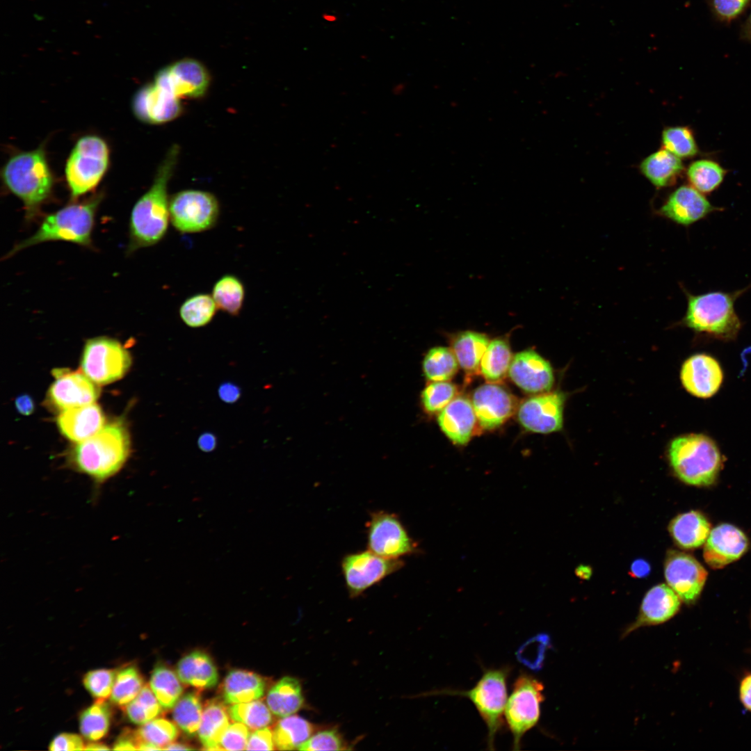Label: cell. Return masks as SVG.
<instances>
[{
	"label": "cell",
	"mask_w": 751,
	"mask_h": 751,
	"mask_svg": "<svg viewBox=\"0 0 751 751\" xmlns=\"http://www.w3.org/2000/svg\"><path fill=\"white\" fill-rule=\"evenodd\" d=\"M178 154V146H172L159 167L152 186L133 207L129 224L128 254L154 245L166 235L170 222L168 184Z\"/></svg>",
	"instance_id": "6da1fadb"
},
{
	"label": "cell",
	"mask_w": 751,
	"mask_h": 751,
	"mask_svg": "<svg viewBox=\"0 0 751 751\" xmlns=\"http://www.w3.org/2000/svg\"><path fill=\"white\" fill-rule=\"evenodd\" d=\"M130 451L127 428L122 422L115 421L104 425L97 433L74 446L67 462L71 469L87 476L98 490L120 471Z\"/></svg>",
	"instance_id": "7a4b0ae2"
},
{
	"label": "cell",
	"mask_w": 751,
	"mask_h": 751,
	"mask_svg": "<svg viewBox=\"0 0 751 751\" xmlns=\"http://www.w3.org/2000/svg\"><path fill=\"white\" fill-rule=\"evenodd\" d=\"M101 200L102 195L99 194L88 200L67 205L47 215L35 233L15 245L6 257L47 241H65L90 246L95 216Z\"/></svg>",
	"instance_id": "3957f363"
},
{
	"label": "cell",
	"mask_w": 751,
	"mask_h": 751,
	"mask_svg": "<svg viewBox=\"0 0 751 751\" xmlns=\"http://www.w3.org/2000/svg\"><path fill=\"white\" fill-rule=\"evenodd\" d=\"M7 188L20 199L28 220L35 216L49 197L54 179L41 147L12 156L1 171Z\"/></svg>",
	"instance_id": "277c9868"
},
{
	"label": "cell",
	"mask_w": 751,
	"mask_h": 751,
	"mask_svg": "<svg viewBox=\"0 0 751 751\" xmlns=\"http://www.w3.org/2000/svg\"><path fill=\"white\" fill-rule=\"evenodd\" d=\"M670 465L684 483L707 486L714 483L722 465L716 444L702 434L684 435L674 439L668 449Z\"/></svg>",
	"instance_id": "5b68a950"
},
{
	"label": "cell",
	"mask_w": 751,
	"mask_h": 751,
	"mask_svg": "<svg viewBox=\"0 0 751 751\" xmlns=\"http://www.w3.org/2000/svg\"><path fill=\"white\" fill-rule=\"evenodd\" d=\"M745 291H714L700 295L685 291L688 303L682 323L697 332L722 339H734L741 327L734 302Z\"/></svg>",
	"instance_id": "8992f818"
},
{
	"label": "cell",
	"mask_w": 751,
	"mask_h": 751,
	"mask_svg": "<svg viewBox=\"0 0 751 751\" xmlns=\"http://www.w3.org/2000/svg\"><path fill=\"white\" fill-rule=\"evenodd\" d=\"M511 668L485 669L475 686L467 691L443 689L436 695H457L469 699L477 709L487 729V749L494 750L496 734L503 725L507 702V680Z\"/></svg>",
	"instance_id": "52a82bcc"
},
{
	"label": "cell",
	"mask_w": 751,
	"mask_h": 751,
	"mask_svg": "<svg viewBox=\"0 0 751 751\" xmlns=\"http://www.w3.org/2000/svg\"><path fill=\"white\" fill-rule=\"evenodd\" d=\"M108 162L109 150L102 138L94 135L79 138L65 166L71 195L76 198L95 188L104 175Z\"/></svg>",
	"instance_id": "ba28073f"
},
{
	"label": "cell",
	"mask_w": 751,
	"mask_h": 751,
	"mask_svg": "<svg viewBox=\"0 0 751 751\" xmlns=\"http://www.w3.org/2000/svg\"><path fill=\"white\" fill-rule=\"evenodd\" d=\"M543 690L541 681L524 672L513 683L504 712L507 726L512 735L513 750H520L523 736L539 721L540 704L544 700Z\"/></svg>",
	"instance_id": "9c48e42d"
},
{
	"label": "cell",
	"mask_w": 751,
	"mask_h": 751,
	"mask_svg": "<svg viewBox=\"0 0 751 751\" xmlns=\"http://www.w3.org/2000/svg\"><path fill=\"white\" fill-rule=\"evenodd\" d=\"M170 223L181 234L203 232L213 228L220 216L216 197L201 190H184L170 199Z\"/></svg>",
	"instance_id": "30bf717a"
},
{
	"label": "cell",
	"mask_w": 751,
	"mask_h": 751,
	"mask_svg": "<svg viewBox=\"0 0 751 751\" xmlns=\"http://www.w3.org/2000/svg\"><path fill=\"white\" fill-rule=\"evenodd\" d=\"M131 364L129 352L115 339L97 337L85 343L81 369L97 385L108 384L122 378Z\"/></svg>",
	"instance_id": "8fae6325"
},
{
	"label": "cell",
	"mask_w": 751,
	"mask_h": 751,
	"mask_svg": "<svg viewBox=\"0 0 751 751\" xmlns=\"http://www.w3.org/2000/svg\"><path fill=\"white\" fill-rule=\"evenodd\" d=\"M366 540L369 550L388 559L398 560L419 551L417 543L399 517L385 510L371 513L366 522Z\"/></svg>",
	"instance_id": "7c38bea8"
},
{
	"label": "cell",
	"mask_w": 751,
	"mask_h": 751,
	"mask_svg": "<svg viewBox=\"0 0 751 751\" xmlns=\"http://www.w3.org/2000/svg\"><path fill=\"white\" fill-rule=\"evenodd\" d=\"M403 565L401 559L385 558L368 549L346 554L341 560V570L349 595L356 597Z\"/></svg>",
	"instance_id": "4fadbf2b"
},
{
	"label": "cell",
	"mask_w": 751,
	"mask_h": 751,
	"mask_svg": "<svg viewBox=\"0 0 751 751\" xmlns=\"http://www.w3.org/2000/svg\"><path fill=\"white\" fill-rule=\"evenodd\" d=\"M154 82L179 99L197 98L207 90L210 75L201 62L185 58L161 69Z\"/></svg>",
	"instance_id": "5bb4252c"
},
{
	"label": "cell",
	"mask_w": 751,
	"mask_h": 751,
	"mask_svg": "<svg viewBox=\"0 0 751 751\" xmlns=\"http://www.w3.org/2000/svg\"><path fill=\"white\" fill-rule=\"evenodd\" d=\"M664 574L668 585L680 599L692 604L703 589L707 572L692 556L672 551L665 560Z\"/></svg>",
	"instance_id": "9a60e30c"
},
{
	"label": "cell",
	"mask_w": 751,
	"mask_h": 751,
	"mask_svg": "<svg viewBox=\"0 0 751 751\" xmlns=\"http://www.w3.org/2000/svg\"><path fill=\"white\" fill-rule=\"evenodd\" d=\"M56 378L47 393V401L60 412L94 403L99 395V387L83 372L56 369Z\"/></svg>",
	"instance_id": "2e32d148"
},
{
	"label": "cell",
	"mask_w": 751,
	"mask_h": 751,
	"mask_svg": "<svg viewBox=\"0 0 751 751\" xmlns=\"http://www.w3.org/2000/svg\"><path fill=\"white\" fill-rule=\"evenodd\" d=\"M565 397L559 391L545 393L525 400L519 407L518 420L527 430L547 434L563 427Z\"/></svg>",
	"instance_id": "e0dca14e"
},
{
	"label": "cell",
	"mask_w": 751,
	"mask_h": 751,
	"mask_svg": "<svg viewBox=\"0 0 751 751\" xmlns=\"http://www.w3.org/2000/svg\"><path fill=\"white\" fill-rule=\"evenodd\" d=\"M471 403L480 426L487 430L503 424L513 414L517 405L512 395L492 382L477 387Z\"/></svg>",
	"instance_id": "ac0fdd59"
},
{
	"label": "cell",
	"mask_w": 751,
	"mask_h": 751,
	"mask_svg": "<svg viewBox=\"0 0 751 751\" xmlns=\"http://www.w3.org/2000/svg\"><path fill=\"white\" fill-rule=\"evenodd\" d=\"M132 107L140 120L155 124L173 120L181 112L179 98L154 81L136 93Z\"/></svg>",
	"instance_id": "d6986e66"
},
{
	"label": "cell",
	"mask_w": 751,
	"mask_h": 751,
	"mask_svg": "<svg viewBox=\"0 0 751 751\" xmlns=\"http://www.w3.org/2000/svg\"><path fill=\"white\" fill-rule=\"evenodd\" d=\"M508 374L512 382L529 393L549 391L554 376L551 364L537 352L526 350L512 357Z\"/></svg>",
	"instance_id": "ffe728a7"
},
{
	"label": "cell",
	"mask_w": 751,
	"mask_h": 751,
	"mask_svg": "<svg viewBox=\"0 0 751 751\" xmlns=\"http://www.w3.org/2000/svg\"><path fill=\"white\" fill-rule=\"evenodd\" d=\"M718 209L693 186L685 185L671 193L656 213L678 225L688 226Z\"/></svg>",
	"instance_id": "44dd1931"
},
{
	"label": "cell",
	"mask_w": 751,
	"mask_h": 751,
	"mask_svg": "<svg viewBox=\"0 0 751 751\" xmlns=\"http://www.w3.org/2000/svg\"><path fill=\"white\" fill-rule=\"evenodd\" d=\"M680 378L683 386L691 394L706 398L720 389L723 372L715 358L706 354H696L684 362Z\"/></svg>",
	"instance_id": "7402d4cb"
},
{
	"label": "cell",
	"mask_w": 751,
	"mask_h": 751,
	"mask_svg": "<svg viewBox=\"0 0 751 751\" xmlns=\"http://www.w3.org/2000/svg\"><path fill=\"white\" fill-rule=\"evenodd\" d=\"M748 540L744 533L729 524H721L710 533L704 548V558L713 568H721L738 560L746 551Z\"/></svg>",
	"instance_id": "603a6c76"
},
{
	"label": "cell",
	"mask_w": 751,
	"mask_h": 751,
	"mask_svg": "<svg viewBox=\"0 0 751 751\" xmlns=\"http://www.w3.org/2000/svg\"><path fill=\"white\" fill-rule=\"evenodd\" d=\"M681 599L675 592L665 584L652 588L644 597L636 621L624 633L647 626L656 625L669 620L679 611Z\"/></svg>",
	"instance_id": "cb8c5ba5"
},
{
	"label": "cell",
	"mask_w": 751,
	"mask_h": 751,
	"mask_svg": "<svg viewBox=\"0 0 751 751\" xmlns=\"http://www.w3.org/2000/svg\"><path fill=\"white\" fill-rule=\"evenodd\" d=\"M104 413L95 403L62 410L56 419L60 433L78 443L97 433L104 426Z\"/></svg>",
	"instance_id": "d4e9b609"
},
{
	"label": "cell",
	"mask_w": 751,
	"mask_h": 751,
	"mask_svg": "<svg viewBox=\"0 0 751 751\" xmlns=\"http://www.w3.org/2000/svg\"><path fill=\"white\" fill-rule=\"evenodd\" d=\"M472 403L465 397L453 399L439 413L437 421L446 436L454 444H466L476 423Z\"/></svg>",
	"instance_id": "484cf974"
},
{
	"label": "cell",
	"mask_w": 751,
	"mask_h": 751,
	"mask_svg": "<svg viewBox=\"0 0 751 751\" xmlns=\"http://www.w3.org/2000/svg\"><path fill=\"white\" fill-rule=\"evenodd\" d=\"M266 688V681L259 675L234 669L225 677L220 691L224 702L234 704L259 700L264 695Z\"/></svg>",
	"instance_id": "4316f807"
},
{
	"label": "cell",
	"mask_w": 751,
	"mask_h": 751,
	"mask_svg": "<svg viewBox=\"0 0 751 751\" xmlns=\"http://www.w3.org/2000/svg\"><path fill=\"white\" fill-rule=\"evenodd\" d=\"M177 673L182 683L198 689L212 688L218 680L213 661L209 654L200 650L183 656L177 663Z\"/></svg>",
	"instance_id": "83f0119b"
},
{
	"label": "cell",
	"mask_w": 751,
	"mask_h": 751,
	"mask_svg": "<svg viewBox=\"0 0 751 751\" xmlns=\"http://www.w3.org/2000/svg\"><path fill=\"white\" fill-rule=\"evenodd\" d=\"M668 528L678 546L695 549L706 542L710 533V524L702 513L692 510L675 517Z\"/></svg>",
	"instance_id": "f1b7e54d"
},
{
	"label": "cell",
	"mask_w": 751,
	"mask_h": 751,
	"mask_svg": "<svg viewBox=\"0 0 751 751\" xmlns=\"http://www.w3.org/2000/svg\"><path fill=\"white\" fill-rule=\"evenodd\" d=\"M683 168L680 158L664 148L649 155L640 165L642 174L657 188L673 185Z\"/></svg>",
	"instance_id": "f546056e"
},
{
	"label": "cell",
	"mask_w": 751,
	"mask_h": 751,
	"mask_svg": "<svg viewBox=\"0 0 751 751\" xmlns=\"http://www.w3.org/2000/svg\"><path fill=\"white\" fill-rule=\"evenodd\" d=\"M301 684L295 677L286 676L277 681L268 691L266 703L276 716L294 714L304 704Z\"/></svg>",
	"instance_id": "4dcf8cb0"
},
{
	"label": "cell",
	"mask_w": 751,
	"mask_h": 751,
	"mask_svg": "<svg viewBox=\"0 0 751 751\" xmlns=\"http://www.w3.org/2000/svg\"><path fill=\"white\" fill-rule=\"evenodd\" d=\"M228 708L223 702L213 699L207 702L203 708L197 731L199 739L204 750H221L220 738L229 725Z\"/></svg>",
	"instance_id": "1f68e13d"
},
{
	"label": "cell",
	"mask_w": 751,
	"mask_h": 751,
	"mask_svg": "<svg viewBox=\"0 0 751 751\" xmlns=\"http://www.w3.org/2000/svg\"><path fill=\"white\" fill-rule=\"evenodd\" d=\"M489 343L488 337L483 333L465 331L453 339L451 350L462 369L467 373H475L480 369Z\"/></svg>",
	"instance_id": "d6a6232c"
},
{
	"label": "cell",
	"mask_w": 751,
	"mask_h": 751,
	"mask_svg": "<svg viewBox=\"0 0 751 751\" xmlns=\"http://www.w3.org/2000/svg\"><path fill=\"white\" fill-rule=\"evenodd\" d=\"M315 729L312 723L300 716L292 714L283 717L273 731L275 748L281 750H298L312 736Z\"/></svg>",
	"instance_id": "836d02e7"
},
{
	"label": "cell",
	"mask_w": 751,
	"mask_h": 751,
	"mask_svg": "<svg viewBox=\"0 0 751 751\" xmlns=\"http://www.w3.org/2000/svg\"><path fill=\"white\" fill-rule=\"evenodd\" d=\"M211 296L218 309L232 316H237L243 306L245 286L236 275L226 274L213 284Z\"/></svg>",
	"instance_id": "e575fe53"
},
{
	"label": "cell",
	"mask_w": 751,
	"mask_h": 751,
	"mask_svg": "<svg viewBox=\"0 0 751 751\" xmlns=\"http://www.w3.org/2000/svg\"><path fill=\"white\" fill-rule=\"evenodd\" d=\"M512 359L510 348L506 339L490 341L481 362V373L487 382H498L508 372Z\"/></svg>",
	"instance_id": "d590c367"
},
{
	"label": "cell",
	"mask_w": 751,
	"mask_h": 751,
	"mask_svg": "<svg viewBox=\"0 0 751 751\" xmlns=\"http://www.w3.org/2000/svg\"><path fill=\"white\" fill-rule=\"evenodd\" d=\"M177 676L163 664L157 665L152 672L150 686L165 709L174 707L181 697L184 688Z\"/></svg>",
	"instance_id": "8d00e7d4"
},
{
	"label": "cell",
	"mask_w": 751,
	"mask_h": 751,
	"mask_svg": "<svg viewBox=\"0 0 751 751\" xmlns=\"http://www.w3.org/2000/svg\"><path fill=\"white\" fill-rule=\"evenodd\" d=\"M217 306L211 296L197 293L186 299L179 309L181 321L188 327L200 328L209 324L215 316Z\"/></svg>",
	"instance_id": "74e56055"
},
{
	"label": "cell",
	"mask_w": 751,
	"mask_h": 751,
	"mask_svg": "<svg viewBox=\"0 0 751 751\" xmlns=\"http://www.w3.org/2000/svg\"><path fill=\"white\" fill-rule=\"evenodd\" d=\"M458 368V362L453 350L443 346L430 349L423 362L424 376L433 382L449 380Z\"/></svg>",
	"instance_id": "f35d334b"
},
{
	"label": "cell",
	"mask_w": 751,
	"mask_h": 751,
	"mask_svg": "<svg viewBox=\"0 0 751 751\" xmlns=\"http://www.w3.org/2000/svg\"><path fill=\"white\" fill-rule=\"evenodd\" d=\"M203 706L197 692H189L182 695L173 707L172 718L176 725L188 736L197 734Z\"/></svg>",
	"instance_id": "ab89813d"
},
{
	"label": "cell",
	"mask_w": 751,
	"mask_h": 751,
	"mask_svg": "<svg viewBox=\"0 0 751 751\" xmlns=\"http://www.w3.org/2000/svg\"><path fill=\"white\" fill-rule=\"evenodd\" d=\"M111 718L109 705L105 701H95L80 715L79 727L82 735L91 741L104 737L108 732Z\"/></svg>",
	"instance_id": "60d3db41"
},
{
	"label": "cell",
	"mask_w": 751,
	"mask_h": 751,
	"mask_svg": "<svg viewBox=\"0 0 751 751\" xmlns=\"http://www.w3.org/2000/svg\"><path fill=\"white\" fill-rule=\"evenodd\" d=\"M144 686V679L138 668L127 665L120 669L115 676L111 700L124 708L131 702Z\"/></svg>",
	"instance_id": "b9f144b4"
},
{
	"label": "cell",
	"mask_w": 751,
	"mask_h": 751,
	"mask_svg": "<svg viewBox=\"0 0 751 751\" xmlns=\"http://www.w3.org/2000/svg\"><path fill=\"white\" fill-rule=\"evenodd\" d=\"M228 713L232 720L254 730L268 727L273 721L272 712L268 705L258 700L232 704L228 708Z\"/></svg>",
	"instance_id": "7bdbcfd3"
},
{
	"label": "cell",
	"mask_w": 751,
	"mask_h": 751,
	"mask_svg": "<svg viewBox=\"0 0 751 751\" xmlns=\"http://www.w3.org/2000/svg\"><path fill=\"white\" fill-rule=\"evenodd\" d=\"M725 170L717 163L702 159L692 163L687 170V177L692 186L702 193L715 190L723 180Z\"/></svg>",
	"instance_id": "ee69618b"
},
{
	"label": "cell",
	"mask_w": 751,
	"mask_h": 751,
	"mask_svg": "<svg viewBox=\"0 0 751 751\" xmlns=\"http://www.w3.org/2000/svg\"><path fill=\"white\" fill-rule=\"evenodd\" d=\"M163 706L150 686H144L138 695L123 709L133 723L143 725L163 713Z\"/></svg>",
	"instance_id": "f6af8a7d"
},
{
	"label": "cell",
	"mask_w": 751,
	"mask_h": 751,
	"mask_svg": "<svg viewBox=\"0 0 751 751\" xmlns=\"http://www.w3.org/2000/svg\"><path fill=\"white\" fill-rule=\"evenodd\" d=\"M140 742L152 744L161 750L174 742L179 735L177 726L171 721L163 718H154L143 724L136 731ZM139 745V744H138Z\"/></svg>",
	"instance_id": "bcb514c9"
},
{
	"label": "cell",
	"mask_w": 751,
	"mask_h": 751,
	"mask_svg": "<svg viewBox=\"0 0 751 751\" xmlns=\"http://www.w3.org/2000/svg\"><path fill=\"white\" fill-rule=\"evenodd\" d=\"M664 149L679 158L693 157L698 152L691 129L686 127H666L662 132Z\"/></svg>",
	"instance_id": "7dc6e473"
},
{
	"label": "cell",
	"mask_w": 751,
	"mask_h": 751,
	"mask_svg": "<svg viewBox=\"0 0 751 751\" xmlns=\"http://www.w3.org/2000/svg\"><path fill=\"white\" fill-rule=\"evenodd\" d=\"M457 393L456 387L447 381L433 382L427 385L421 393V401L426 412H441Z\"/></svg>",
	"instance_id": "c3c4849f"
},
{
	"label": "cell",
	"mask_w": 751,
	"mask_h": 751,
	"mask_svg": "<svg viewBox=\"0 0 751 751\" xmlns=\"http://www.w3.org/2000/svg\"><path fill=\"white\" fill-rule=\"evenodd\" d=\"M117 672L113 669H97L87 672L83 685L95 701H105L112 692Z\"/></svg>",
	"instance_id": "681fc988"
},
{
	"label": "cell",
	"mask_w": 751,
	"mask_h": 751,
	"mask_svg": "<svg viewBox=\"0 0 751 751\" xmlns=\"http://www.w3.org/2000/svg\"><path fill=\"white\" fill-rule=\"evenodd\" d=\"M345 743L339 733L334 729L319 731L313 734L298 749L299 750H343Z\"/></svg>",
	"instance_id": "f907efd6"
},
{
	"label": "cell",
	"mask_w": 751,
	"mask_h": 751,
	"mask_svg": "<svg viewBox=\"0 0 751 751\" xmlns=\"http://www.w3.org/2000/svg\"><path fill=\"white\" fill-rule=\"evenodd\" d=\"M250 734L249 728L245 725L239 722L231 724L227 727L220 738V749L225 750H245Z\"/></svg>",
	"instance_id": "816d5d0a"
},
{
	"label": "cell",
	"mask_w": 751,
	"mask_h": 751,
	"mask_svg": "<svg viewBox=\"0 0 751 751\" xmlns=\"http://www.w3.org/2000/svg\"><path fill=\"white\" fill-rule=\"evenodd\" d=\"M751 0H709L714 16L720 22H730L738 17Z\"/></svg>",
	"instance_id": "f5cc1de1"
},
{
	"label": "cell",
	"mask_w": 751,
	"mask_h": 751,
	"mask_svg": "<svg viewBox=\"0 0 751 751\" xmlns=\"http://www.w3.org/2000/svg\"><path fill=\"white\" fill-rule=\"evenodd\" d=\"M273 732L267 727L255 730L249 736L246 750H273L275 748Z\"/></svg>",
	"instance_id": "db71d44e"
},
{
	"label": "cell",
	"mask_w": 751,
	"mask_h": 751,
	"mask_svg": "<svg viewBox=\"0 0 751 751\" xmlns=\"http://www.w3.org/2000/svg\"><path fill=\"white\" fill-rule=\"evenodd\" d=\"M86 745L82 738L75 734L63 733L56 736L49 745V750H83Z\"/></svg>",
	"instance_id": "11a10c76"
},
{
	"label": "cell",
	"mask_w": 751,
	"mask_h": 751,
	"mask_svg": "<svg viewBox=\"0 0 751 751\" xmlns=\"http://www.w3.org/2000/svg\"><path fill=\"white\" fill-rule=\"evenodd\" d=\"M139 741L136 731L125 729L115 741L113 750H138Z\"/></svg>",
	"instance_id": "9f6ffc18"
},
{
	"label": "cell",
	"mask_w": 751,
	"mask_h": 751,
	"mask_svg": "<svg viewBox=\"0 0 751 751\" xmlns=\"http://www.w3.org/2000/svg\"><path fill=\"white\" fill-rule=\"evenodd\" d=\"M739 697L743 706L751 712V673L745 675L741 681Z\"/></svg>",
	"instance_id": "6f0895ef"
},
{
	"label": "cell",
	"mask_w": 751,
	"mask_h": 751,
	"mask_svg": "<svg viewBox=\"0 0 751 751\" xmlns=\"http://www.w3.org/2000/svg\"><path fill=\"white\" fill-rule=\"evenodd\" d=\"M218 394L223 401L234 403L240 396V389L232 383H224L219 387Z\"/></svg>",
	"instance_id": "680465c9"
},
{
	"label": "cell",
	"mask_w": 751,
	"mask_h": 751,
	"mask_svg": "<svg viewBox=\"0 0 751 751\" xmlns=\"http://www.w3.org/2000/svg\"><path fill=\"white\" fill-rule=\"evenodd\" d=\"M651 571L649 563L642 558L635 560L631 565L629 574L634 578H645Z\"/></svg>",
	"instance_id": "91938a15"
},
{
	"label": "cell",
	"mask_w": 751,
	"mask_h": 751,
	"mask_svg": "<svg viewBox=\"0 0 751 751\" xmlns=\"http://www.w3.org/2000/svg\"><path fill=\"white\" fill-rule=\"evenodd\" d=\"M15 405L17 412L23 415H29L34 410V403L32 398L27 394L19 396L15 401Z\"/></svg>",
	"instance_id": "94428289"
},
{
	"label": "cell",
	"mask_w": 751,
	"mask_h": 751,
	"mask_svg": "<svg viewBox=\"0 0 751 751\" xmlns=\"http://www.w3.org/2000/svg\"><path fill=\"white\" fill-rule=\"evenodd\" d=\"M197 444L202 451H211L216 446V438L211 433H204L199 437Z\"/></svg>",
	"instance_id": "6125c7cd"
},
{
	"label": "cell",
	"mask_w": 751,
	"mask_h": 751,
	"mask_svg": "<svg viewBox=\"0 0 751 751\" xmlns=\"http://www.w3.org/2000/svg\"><path fill=\"white\" fill-rule=\"evenodd\" d=\"M576 574L581 579H588L592 574V569L590 567L581 565L576 569Z\"/></svg>",
	"instance_id": "be15d7a7"
},
{
	"label": "cell",
	"mask_w": 751,
	"mask_h": 751,
	"mask_svg": "<svg viewBox=\"0 0 751 751\" xmlns=\"http://www.w3.org/2000/svg\"><path fill=\"white\" fill-rule=\"evenodd\" d=\"M742 37L751 42V13L743 26Z\"/></svg>",
	"instance_id": "e7e4bbea"
},
{
	"label": "cell",
	"mask_w": 751,
	"mask_h": 751,
	"mask_svg": "<svg viewBox=\"0 0 751 751\" xmlns=\"http://www.w3.org/2000/svg\"><path fill=\"white\" fill-rule=\"evenodd\" d=\"M163 750H194L193 748L188 746V745L179 743H171L168 745Z\"/></svg>",
	"instance_id": "03108f58"
},
{
	"label": "cell",
	"mask_w": 751,
	"mask_h": 751,
	"mask_svg": "<svg viewBox=\"0 0 751 751\" xmlns=\"http://www.w3.org/2000/svg\"><path fill=\"white\" fill-rule=\"evenodd\" d=\"M86 750H110L106 745L102 743L92 742L85 746Z\"/></svg>",
	"instance_id": "003e7915"
}]
</instances>
